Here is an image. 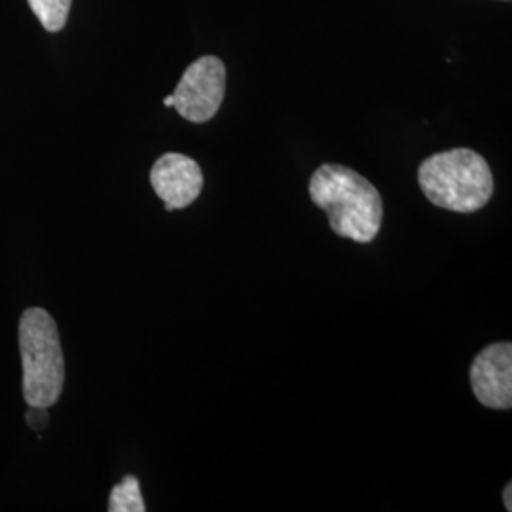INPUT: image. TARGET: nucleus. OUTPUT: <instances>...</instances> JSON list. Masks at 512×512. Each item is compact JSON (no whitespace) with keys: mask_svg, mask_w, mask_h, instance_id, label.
Returning <instances> with one entry per match:
<instances>
[{"mask_svg":"<svg viewBox=\"0 0 512 512\" xmlns=\"http://www.w3.org/2000/svg\"><path fill=\"white\" fill-rule=\"evenodd\" d=\"M503 503H505V509L507 511H512V484L509 482L507 486H505V490H503Z\"/></svg>","mask_w":512,"mask_h":512,"instance_id":"9d476101","label":"nucleus"},{"mask_svg":"<svg viewBox=\"0 0 512 512\" xmlns=\"http://www.w3.org/2000/svg\"><path fill=\"white\" fill-rule=\"evenodd\" d=\"M164 105L165 107H173V97H171V95H167V97H165Z\"/></svg>","mask_w":512,"mask_h":512,"instance_id":"9b49d317","label":"nucleus"},{"mask_svg":"<svg viewBox=\"0 0 512 512\" xmlns=\"http://www.w3.org/2000/svg\"><path fill=\"white\" fill-rule=\"evenodd\" d=\"M311 202L329 215L332 232L338 238L372 243L380 234L384 202L378 188L340 164H323L310 179Z\"/></svg>","mask_w":512,"mask_h":512,"instance_id":"f257e3e1","label":"nucleus"},{"mask_svg":"<svg viewBox=\"0 0 512 512\" xmlns=\"http://www.w3.org/2000/svg\"><path fill=\"white\" fill-rule=\"evenodd\" d=\"M418 183L433 205L454 213H476L494 196V175L482 154L452 148L423 160Z\"/></svg>","mask_w":512,"mask_h":512,"instance_id":"f03ea898","label":"nucleus"},{"mask_svg":"<svg viewBox=\"0 0 512 512\" xmlns=\"http://www.w3.org/2000/svg\"><path fill=\"white\" fill-rule=\"evenodd\" d=\"M73 0H29L42 27L50 33H57L65 27Z\"/></svg>","mask_w":512,"mask_h":512,"instance_id":"6e6552de","label":"nucleus"},{"mask_svg":"<svg viewBox=\"0 0 512 512\" xmlns=\"http://www.w3.org/2000/svg\"><path fill=\"white\" fill-rule=\"evenodd\" d=\"M150 184L167 211L184 209L202 194V167L190 156L167 152L152 165Z\"/></svg>","mask_w":512,"mask_h":512,"instance_id":"39448f33","label":"nucleus"},{"mask_svg":"<svg viewBox=\"0 0 512 512\" xmlns=\"http://www.w3.org/2000/svg\"><path fill=\"white\" fill-rule=\"evenodd\" d=\"M19 351L23 363V395L29 406H54L65 384V361L54 317L29 308L19 321Z\"/></svg>","mask_w":512,"mask_h":512,"instance_id":"7ed1b4c3","label":"nucleus"},{"mask_svg":"<svg viewBox=\"0 0 512 512\" xmlns=\"http://www.w3.org/2000/svg\"><path fill=\"white\" fill-rule=\"evenodd\" d=\"M27 423L31 425V429L40 431L46 427L48 423V408H42V406H29V412L25 416Z\"/></svg>","mask_w":512,"mask_h":512,"instance_id":"1a4fd4ad","label":"nucleus"},{"mask_svg":"<svg viewBox=\"0 0 512 512\" xmlns=\"http://www.w3.org/2000/svg\"><path fill=\"white\" fill-rule=\"evenodd\" d=\"M226 95V65L217 55L198 57L177 84L173 109L192 124L213 120Z\"/></svg>","mask_w":512,"mask_h":512,"instance_id":"20e7f679","label":"nucleus"},{"mask_svg":"<svg viewBox=\"0 0 512 512\" xmlns=\"http://www.w3.org/2000/svg\"><path fill=\"white\" fill-rule=\"evenodd\" d=\"M110 512H145V499L137 476L128 475L112 488L109 497Z\"/></svg>","mask_w":512,"mask_h":512,"instance_id":"0eeeda50","label":"nucleus"},{"mask_svg":"<svg viewBox=\"0 0 512 512\" xmlns=\"http://www.w3.org/2000/svg\"><path fill=\"white\" fill-rule=\"evenodd\" d=\"M471 387L482 406L492 410H511V342H497L478 353L471 366Z\"/></svg>","mask_w":512,"mask_h":512,"instance_id":"423d86ee","label":"nucleus"}]
</instances>
